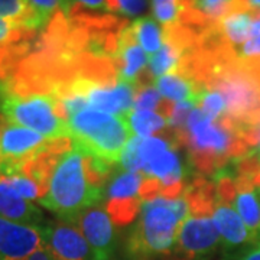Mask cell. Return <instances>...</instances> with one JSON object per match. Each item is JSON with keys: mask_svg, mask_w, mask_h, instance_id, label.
<instances>
[{"mask_svg": "<svg viewBox=\"0 0 260 260\" xmlns=\"http://www.w3.org/2000/svg\"><path fill=\"white\" fill-rule=\"evenodd\" d=\"M239 3L246 9L254 10V12L260 10V0H239Z\"/></svg>", "mask_w": 260, "mask_h": 260, "instance_id": "34", "label": "cell"}, {"mask_svg": "<svg viewBox=\"0 0 260 260\" xmlns=\"http://www.w3.org/2000/svg\"><path fill=\"white\" fill-rule=\"evenodd\" d=\"M0 114L5 120L38 132L48 139L71 138L65 110L49 93L0 88Z\"/></svg>", "mask_w": 260, "mask_h": 260, "instance_id": "5", "label": "cell"}, {"mask_svg": "<svg viewBox=\"0 0 260 260\" xmlns=\"http://www.w3.org/2000/svg\"><path fill=\"white\" fill-rule=\"evenodd\" d=\"M42 247L41 225H26L0 217V260H26Z\"/></svg>", "mask_w": 260, "mask_h": 260, "instance_id": "9", "label": "cell"}, {"mask_svg": "<svg viewBox=\"0 0 260 260\" xmlns=\"http://www.w3.org/2000/svg\"><path fill=\"white\" fill-rule=\"evenodd\" d=\"M149 0H106V10L123 16H139L148 9Z\"/></svg>", "mask_w": 260, "mask_h": 260, "instance_id": "26", "label": "cell"}, {"mask_svg": "<svg viewBox=\"0 0 260 260\" xmlns=\"http://www.w3.org/2000/svg\"><path fill=\"white\" fill-rule=\"evenodd\" d=\"M254 18V10L244 9L243 6H239L220 19L213 29L224 45L236 51V48H242L250 39Z\"/></svg>", "mask_w": 260, "mask_h": 260, "instance_id": "13", "label": "cell"}, {"mask_svg": "<svg viewBox=\"0 0 260 260\" xmlns=\"http://www.w3.org/2000/svg\"><path fill=\"white\" fill-rule=\"evenodd\" d=\"M142 204L143 201L140 198L127 200V201H107L106 210L112 217L113 223L117 225H126L139 215Z\"/></svg>", "mask_w": 260, "mask_h": 260, "instance_id": "19", "label": "cell"}, {"mask_svg": "<svg viewBox=\"0 0 260 260\" xmlns=\"http://www.w3.org/2000/svg\"><path fill=\"white\" fill-rule=\"evenodd\" d=\"M129 26L136 42L148 54L149 58L155 55L165 42V30L160 28L155 19L148 16L139 18L130 23Z\"/></svg>", "mask_w": 260, "mask_h": 260, "instance_id": "16", "label": "cell"}, {"mask_svg": "<svg viewBox=\"0 0 260 260\" xmlns=\"http://www.w3.org/2000/svg\"><path fill=\"white\" fill-rule=\"evenodd\" d=\"M77 8H85L90 10H106V0H67L62 13L68 15Z\"/></svg>", "mask_w": 260, "mask_h": 260, "instance_id": "31", "label": "cell"}, {"mask_svg": "<svg viewBox=\"0 0 260 260\" xmlns=\"http://www.w3.org/2000/svg\"><path fill=\"white\" fill-rule=\"evenodd\" d=\"M160 102H162L160 93L155 87L149 85L138 91L135 97L133 110H156Z\"/></svg>", "mask_w": 260, "mask_h": 260, "instance_id": "28", "label": "cell"}, {"mask_svg": "<svg viewBox=\"0 0 260 260\" xmlns=\"http://www.w3.org/2000/svg\"><path fill=\"white\" fill-rule=\"evenodd\" d=\"M189 215L185 197L143 201L139 221L127 240V251L142 260L175 254L179 225Z\"/></svg>", "mask_w": 260, "mask_h": 260, "instance_id": "2", "label": "cell"}, {"mask_svg": "<svg viewBox=\"0 0 260 260\" xmlns=\"http://www.w3.org/2000/svg\"><path fill=\"white\" fill-rule=\"evenodd\" d=\"M221 239L210 217L189 215L179 225L175 256L179 260H204L218 250Z\"/></svg>", "mask_w": 260, "mask_h": 260, "instance_id": "6", "label": "cell"}, {"mask_svg": "<svg viewBox=\"0 0 260 260\" xmlns=\"http://www.w3.org/2000/svg\"><path fill=\"white\" fill-rule=\"evenodd\" d=\"M8 179L10 186L18 192L22 198L28 200V201H35L41 200L44 197V192L41 189V186L38 185L34 179H30L26 175H23L22 172H12L8 175H3Z\"/></svg>", "mask_w": 260, "mask_h": 260, "instance_id": "23", "label": "cell"}, {"mask_svg": "<svg viewBox=\"0 0 260 260\" xmlns=\"http://www.w3.org/2000/svg\"><path fill=\"white\" fill-rule=\"evenodd\" d=\"M28 3L34 13V26L38 30L49 23L58 12L64 10L67 0H28Z\"/></svg>", "mask_w": 260, "mask_h": 260, "instance_id": "21", "label": "cell"}, {"mask_svg": "<svg viewBox=\"0 0 260 260\" xmlns=\"http://www.w3.org/2000/svg\"><path fill=\"white\" fill-rule=\"evenodd\" d=\"M237 58L247 62H256L260 61V35L259 37L250 38L237 54Z\"/></svg>", "mask_w": 260, "mask_h": 260, "instance_id": "30", "label": "cell"}, {"mask_svg": "<svg viewBox=\"0 0 260 260\" xmlns=\"http://www.w3.org/2000/svg\"><path fill=\"white\" fill-rule=\"evenodd\" d=\"M42 246L58 260H94L88 242L73 223L54 221L41 225Z\"/></svg>", "mask_w": 260, "mask_h": 260, "instance_id": "7", "label": "cell"}, {"mask_svg": "<svg viewBox=\"0 0 260 260\" xmlns=\"http://www.w3.org/2000/svg\"><path fill=\"white\" fill-rule=\"evenodd\" d=\"M70 136L73 145L84 153L116 164L121 152L133 136L126 117L85 109L68 119Z\"/></svg>", "mask_w": 260, "mask_h": 260, "instance_id": "4", "label": "cell"}, {"mask_svg": "<svg viewBox=\"0 0 260 260\" xmlns=\"http://www.w3.org/2000/svg\"><path fill=\"white\" fill-rule=\"evenodd\" d=\"M213 223L221 239V247L227 254H234L237 251H246L260 239L254 237L244 224L242 217L229 204L217 203L213 211Z\"/></svg>", "mask_w": 260, "mask_h": 260, "instance_id": "10", "label": "cell"}, {"mask_svg": "<svg viewBox=\"0 0 260 260\" xmlns=\"http://www.w3.org/2000/svg\"><path fill=\"white\" fill-rule=\"evenodd\" d=\"M0 217L13 221V223L26 224L39 227L44 215L38 207L30 204L28 200L20 195L10 186L8 179L0 174Z\"/></svg>", "mask_w": 260, "mask_h": 260, "instance_id": "12", "label": "cell"}, {"mask_svg": "<svg viewBox=\"0 0 260 260\" xmlns=\"http://www.w3.org/2000/svg\"><path fill=\"white\" fill-rule=\"evenodd\" d=\"M236 260H260V240L250 246L246 251H243L242 256Z\"/></svg>", "mask_w": 260, "mask_h": 260, "instance_id": "32", "label": "cell"}, {"mask_svg": "<svg viewBox=\"0 0 260 260\" xmlns=\"http://www.w3.org/2000/svg\"><path fill=\"white\" fill-rule=\"evenodd\" d=\"M74 224L90 244L94 260H110L116 247V232L107 210L90 207L78 215Z\"/></svg>", "mask_w": 260, "mask_h": 260, "instance_id": "8", "label": "cell"}, {"mask_svg": "<svg viewBox=\"0 0 260 260\" xmlns=\"http://www.w3.org/2000/svg\"><path fill=\"white\" fill-rule=\"evenodd\" d=\"M197 106H200L198 109H201L213 120L221 119L223 116H225V112H227V106H225L224 97L221 95V93H218L215 90H205V88H203L198 93Z\"/></svg>", "mask_w": 260, "mask_h": 260, "instance_id": "22", "label": "cell"}, {"mask_svg": "<svg viewBox=\"0 0 260 260\" xmlns=\"http://www.w3.org/2000/svg\"><path fill=\"white\" fill-rule=\"evenodd\" d=\"M0 18L25 22L30 30L37 32L34 26V13L28 0H0Z\"/></svg>", "mask_w": 260, "mask_h": 260, "instance_id": "20", "label": "cell"}, {"mask_svg": "<svg viewBox=\"0 0 260 260\" xmlns=\"http://www.w3.org/2000/svg\"><path fill=\"white\" fill-rule=\"evenodd\" d=\"M148 54L136 42L130 26L121 29L117 34V44L113 55V61L121 81L135 85L139 73H142L148 64Z\"/></svg>", "mask_w": 260, "mask_h": 260, "instance_id": "11", "label": "cell"}, {"mask_svg": "<svg viewBox=\"0 0 260 260\" xmlns=\"http://www.w3.org/2000/svg\"><path fill=\"white\" fill-rule=\"evenodd\" d=\"M26 260H58V259H56L55 256H54L51 251L48 250L47 247H44V246H42V247H39L37 251H34V253H32Z\"/></svg>", "mask_w": 260, "mask_h": 260, "instance_id": "33", "label": "cell"}, {"mask_svg": "<svg viewBox=\"0 0 260 260\" xmlns=\"http://www.w3.org/2000/svg\"><path fill=\"white\" fill-rule=\"evenodd\" d=\"M140 140H142L140 138L133 135L121 152L119 164H120L121 169H124V172H140L142 171V160H140L139 155Z\"/></svg>", "mask_w": 260, "mask_h": 260, "instance_id": "25", "label": "cell"}, {"mask_svg": "<svg viewBox=\"0 0 260 260\" xmlns=\"http://www.w3.org/2000/svg\"><path fill=\"white\" fill-rule=\"evenodd\" d=\"M127 121L132 133L140 139H146L152 133L160 132L168 124L165 117L152 110H132Z\"/></svg>", "mask_w": 260, "mask_h": 260, "instance_id": "18", "label": "cell"}, {"mask_svg": "<svg viewBox=\"0 0 260 260\" xmlns=\"http://www.w3.org/2000/svg\"><path fill=\"white\" fill-rule=\"evenodd\" d=\"M251 182H253V185L256 186V188H259L260 189V169L259 172L253 177V179H251Z\"/></svg>", "mask_w": 260, "mask_h": 260, "instance_id": "35", "label": "cell"}, {"mask_svg": "<svg viewBox=\"0 0 260 260\" xmlns=\"http://www.w3.org/2000/svg\"><path fill=\"white\" fill-rule=\"evenodd\" d=\"M179 139L201 174H211L230 159H242L250 153L236 121L225 116L213 120L197 107L189 114L185 129L179 132Z\"/></svg>", "mask_w": 260, "mask_h": 260, "instance_id": "1", "label": "cell"}, {"mask_svg": "<svg viewBox=\"0 0 260 260\" xmlns=\"http://www.w3.org/2000/svg\"><path fill=\"white\" fill-rule=\"evenodd\" d=\"M234 182L236 197L233 200V207L251 234L260 239V198L254 191L256 186L253 185L250 178L237 174L234 175Z\"/></svg>", "mask_w": 260, "mask_h": 260, "instance_id": "14", "label": "cell"}, {"mask_svg": "<svg viewBox=\"0 0 260 260\" xmlns=\"http://www.w3.org/2000/svg\"><path fill=\"white\" fill-rule=\"evenodd\" d=\"M103 189L94 186L85 172V153L73 145L59 158L49 178L47 194L39 203L62 221L73 223L84 210L100 203Z\"/></svg>", "mask_w": 260, "mask_h": 260, "instance_id": "3", "label": "cell"}, {"mask_svg": "<svg viewBox=\"0 0 260 260\" xmlns=\"http://www.w3.org/2000/svg\"><path fill=\"white\" fill-rule=\"evenodd\" d=\"M155 85H156V90L165 99L172 100V102L192 100L197 104L198 93L201 91V88L192 80L178 74V73L160 75L156 78Z\"/></svg>", "mask_w": 260, "mask_h": 260, "instance_id": "15", "label": "cell"}, {"mask_svg": "<svg viewBox=\"0 0 260 260\" xmlns=\"http://www.w3.org/2000/svg\"><path fill=\"white\" fill-rule=\"evenodd\" d=\"M239 132L250 148V153L260 158V112L249 121L237 123Z\"/></svg>", "mask_w": 260, "mask_h": 260, "instance_id": "27", "label": "cell"}, {"mask_svg": "<svg viewBox=\"0 0 260 260\" xmlns=\"http://www.w3.org/2000/svg\"><path fill=\"white\" fill-rule=\"evenodd\" d=\"M143 182L140 172H121L107 186V201H127L140 198L139 191Z\"/></svg>", "mask_w": 260, "mask_h": 260, "instance_id": "17", "label": "cell"}, {"mask_svg": "<svg viewBox=\"0 0 260 260\" xmlns=\"http://www.w3.org/2000/svg\"><path fill=\"white\" fill-rule=\"evenodd\" d=\"M171 146H174V145L169 140L156 138V136H149L146 139L140 140L139 155L140 160H142V169L145 165H148L150 160H153L156 156L169 150Z\"/></svg>", "mask_w": 260, "mask_h": 260, "instance_id": "24", "label": "cell"}, {"mask_svg": "<svg viewBox=\"0 0 260 260\" xmlns=\"http://www.w3.org/2000/svg\"><path fill=\"white\" fill-rule=\"evenodd\" d=\"M160 191H162V182L156 179V178L145 177L143 182L140 186L139 197L142 201H150L160 197Z\"/></svg>", "mask_w": 260, "mask_h": 260, "instance_id": "29", "label": "cell"}]
</instances>
